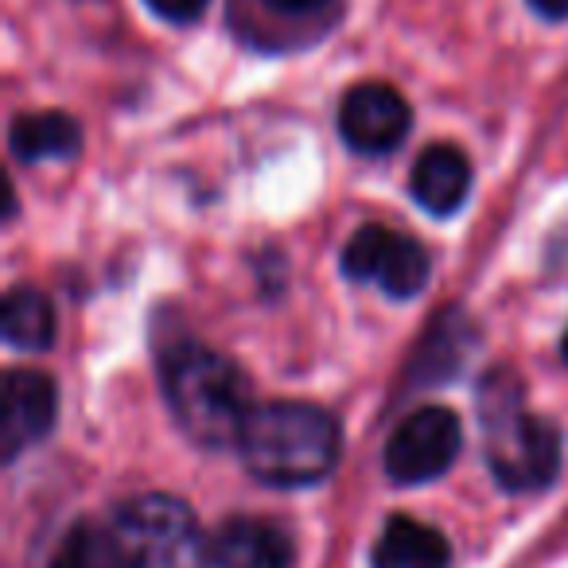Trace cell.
Instances as JSON below:
<instances>
[{"label":"cell","mask_w":568,"mask_h":568,"mask_svg":"<svg viewBox=\"0 0 568 568\" xmlns=\"http://www.w3.org/2000/svg\"><path fill=\"white\" fill-rule=\"evenodd\" d=\"M475 402H479L483 452H487V467L498 487L514 490V495L549 487L560 471L565 440L552 420L529 413L518 374L506 366L487 371L475 389Z\"/></svg>","instance_id":"1"},{"label":"cell","mask_w":568,"mask_h":568,"mask_svg":"<svg viewBox=\"0 0 568 568\" xmlns=\"http://www.w3.org/2000/svg\"><path fill=\"white\" fill-rule=\"evenodd\" d=\"M343 273L351 281H374L394 301H413L428 284L433 261L413 237L389 226H363L343 245Z\"/></svg>","instance_id":"6"},{"label":"cell","mask_w":568,"mask_h":568,"mask_svg":"<svg viewBox=\"0 0 568 568\" xmlns=\"http://www.w3.org/2000/svg\"><path fill=\"white\" fill-rule=\"evenodd\" d=\"M9 149L24 164H43V160H71L82 149V125L71 113L40 110L20 113L9 129Z\"/></svg>","instance_id":"12"},{"label":"cell","mask_w":568,"mask_h":568,"mask_svg":"<svg viewBox=\"0 0 568 568\" xmlns=\"http://www.w3.org/2000/svg\"><path fill=\"white\" fill-rule=\"evenodd\" d=\"M339 420L312 402L253 405L242 428V464L265 487H312L339 464Z\"/></svg>","instance_id":"2"},{"label":"cell","mask_w":568,"mask_h":568,"mask_svg":"<svg viewBox=\"0 0 568 568\" xmlns=\"http://www.w3.org/2000/svg\"><path fill=\"white\" fill-rule=\"evenodd\" d=\"M125 568H211V541L187 503L172 495H136L110 521Z\"/></svg>","instance_id":"4"},{"label":"cell","mask_w":568,"mask_h":568,"mask_svg":"<svg viewBox=\"0 0 568 568\" xmlns=\"http://www.w3.org/2000/svg\"><path fill=\"white\" fill-rule=\"evenodd\" d=\"M261 4L273 12H284V17H312V12L327 9L335 0H261Z\"/></svg>","instance_id":"17"},{"label":"cell","mask_w":568,"mask_h":568,"mask_svg":"<svg viewBox=\"0 0 568 568\" xmlns=\"http://www.w3.org/2000/svg\"><path fill=\"white\" fill-rule=\"evenodd\" d=\"M467 351H471V324H467L459 312H448V316L436 320L433 332L425 335L413 371H417L420 382L448 378V374L456 371V358L467 355Z\"/></svg>","instance_id":"15"},{"label":"cell","mask_w":568,"mask_h":568,"mask_svg":"<svg viewBox=\"0 0 568 568\" xmlns=\"http://www.w3.org/2000/svg\"><path fill=\"white\" fill-rule=\"evenodd\" d=\"M371 565L374 568H448L452 545L440 529L397 514V518H389L386 529H382Z\"/></svg>","instance_id":"11"},{"label":"cell","mask_w":568,"mask_h":568,"mask_svg":"<svg viewBox=\"0 0 568 568\" xmlns=\"http://www.w3.org/2000/svg\"><path fill=\"white\" fill-rule=\"evenodd\" d=\"M214 568H293L296 545L268 518H230L211 541Z\"/></svg>","instance_id":"9"},{"label":"cell","mask_w":568,"mask_h":568,"mask_svg":"<svg viewBox=\"0 0 568 568\" xmlns=\"http://www.w3.org/2000/svg\"><path fill=\"white\" fill-rule=\"evenodd\" d=\"M464 448V425L444 405H425L394 428L386 444V475L402 487L440 479Z\"/></svg>","instance_id":"5"},{"label":"cell","mask_w":568,"mask_h":568,"mask_svg":"<svg viewBox=\"0 0 568 568\" xmlns=\"http://www.w3.org/2000/svg\"><path fill=\"white\" fill-rule=\"evenodd\" d=\"M529 9L545 20H568V0H529Z\"/></svg>","instance_id":"18"},{"label":"cell","mask_w":568,"mask_h":568,"mask_svg":"<svg viewBox=\"0 0 568 568\" xmlns=\"http://www.w3.org/2000/svg\"><path fill=\"white\" fill-rule=\"evenodd\" d=\"M59 389L43 371L4 374V409H0V448L4 459H17L24 448L40 444L55 428Z\"/></svg>","instance_id":"8"},{"label":"cell","mask_w":568,"mask_h":568,"mask_svg":"<svg viewBox=\"0 0 568 568\" xmlns=\"http://www.w3.org/2000/svg\"><path fill=\"white\" fill-rule=\"evenodd\" d=\"M0 324H4V339L17 351H48L55 343V308L40 288H28V284L9 288L0 304Z\"/></svg>","instance_id":"13"},{"label":"cell","mask_w":568,"mask_h":568,"mask_svg":"<svg viewBox=\"0 0 568 568\" xmlns=\"http://www.w3.org/2000/svg\"><path fill=\"white\" fill-rule=\"evenodd\" d=\"M560 355H565V363H568V332H565V339H560Z\"/></svg>","instance_id":"19"},{"label":"cell","mask_w":568,"mask_h":568,"mask_svg":"<svg viewBox=\"0 0 568 568\" xmlns=\"http://www.w3.org/2000/svg\"><path fill=\"white\" fill-rule=\"evenodd\" d=\"M160 389L175 425L203 448H230L242 440L253 413L250 382L226 355L203 343H180L160 358Z\"/></svg>","instance_id":"3"},{"label":"cell","mask_w":568,"mask_h":568,"mask_svg":"<svg viewBox=\"0 0 568 568\" xmlns=\"http://www.w3.org/2000/svg\"><path fill=\"white\" fill-rule=\"evenodd\" d=\"M413 110L389 82H358L339 102V136L363 156H386L409 136Z\"/></svg>","instance_id":"7"},{"label":"cell","mask_w":568,"mask_h":568,"mask_svg":"<svg viewBox=\"0 0 568 568\" xmlns=\"http://www.w3.org/2000/svg\"><path fill=\"white\" fill-rule=\"evenodd\" d=\"M48 568H125V557H121L118 537H113L110 526L74 521V526L59 537Z\"/></svg>","instance_id":"14"},{"label":"cell","mask_w":568,"mask_h":568,"mask_svg":"<svg viewBox=\"0 0 568 568\" xmlns=\"http://www.w3.org/2000/svg\"><path fill=\"white\" fill-rule=\"evenodd\" d=\"M144 4H149L160 20H168V24H180V28L195 24V20L211 9V0H144Z\"/></svg>","instance_id":"16"},{"label":"cell","mask_w":568,"mask_h":568,"mask_svg":"<svg viewBox=\"0 0 568 568\" xmlns=\"http://www.w3.org/2000/svg\"><path fill=\"white\" fill-rule=\"evenodd\" d=\"M409 191L428 214L448 219L471 195V160L456 144H428L413 164Z\"/></svg>","instance_id":"10"}]
</instances>
